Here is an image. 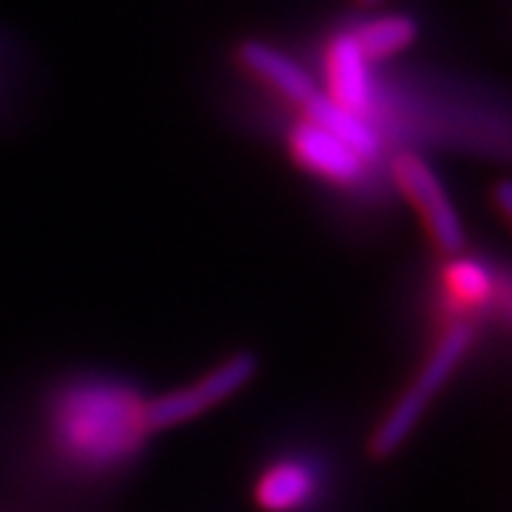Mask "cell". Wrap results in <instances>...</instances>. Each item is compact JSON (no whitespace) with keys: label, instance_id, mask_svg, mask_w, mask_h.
Listing matches in <instances>:
<instances>
[{"label":"cell","instance_id":"obj_1","mask_svg":"<svg viewBox=\"0 0 512 512\" xmlns=\"http://www.w3.org/2000/svg\"><path fill=\"white\" fill-rule=\"evenodd\" d=\"M52 436L60 453L83 467H117L148 436L146 402L120 384H77L52 407Z\"/></svg>","mask_w":512,"mask_h":512},{"label":"cell","instance_id":"obj_2","mask_svg":"<svg viewBox=\"0 0 512 512\" xmlns=\"http://www.w3.org/2000/svg\"><path fill=\"white\" fill-rule=\"evenodd\" d=\"M470 345H473V328L470 325H456V328H450L441 336L439 345L427 356L419 376L399 396V402L387 410L382 424L376 427V433L370 439V456L387 458L399 453V447L410 439V433L416 430L421 416L427 413L433 396L456 373V367L467 356Z\"/></svg>","mask_w":512,"mask_h":512},{"label":"cell","instance_id":"obj_3","mask_svg":"<svg viewBox=\"0 0 512 512\" xmlns=\"http://www.w3.org/2000/svg\"><path fill=\"white\" fill-rule=\"evenodd\" d=\"M254 373L256 356L242 350V353L228 356L214 370H208L200 382L185 384L180 390H171V393L157 396L154 402H146L148 433L168 430V427H177V424H185V421L208 413L211 407H217L225 399H231L234 393H239L245 384L254 379Z\"/></svg>","mask_w":512,"mask_h":512},{"label":"cell","instance_id":"obj_4","mask_svg":"<svg viewBox=\"0 0 512 512\" xmlns=\"http://www.w3.org/2000/svg\"><path fill=\"white\" fill-rule=\"evenodd\" d=\"M393 177L402 194L416 208L433 245L444 256H458L464 251V225L447 188L441 185L436 171L419 154L404 151L393 163Z\"/></svg>","mask_w":512,"mask_h":512},{"label":"cell","instance_id":"obj_5","mask_svg":"<svg viewBox=\"0 0 512 512\" xmlns=\"http://www.w3.org/2000/svg\"><path fill=\"white\" fill-rule=\"evenodd\" d=\"M291 154L308 174L330 185H359L367 177L365 157H359L348 143L328 134L325 128L313 126L311 120L296 123L291 131Z\"/></svg>","mask_w":512,"mask_h":512},{"label":"cell","instance_id":"obj_6","mask_svg":"<svg viewBox=\"0 0 512 512\" xmlns=\"http://www.w3.org/2000/svg\"><path fill=\"white\" fill-rule=\"evenodd\" d=\"M325 72H328V97L353 114L373 120L379 106L376 74H373V63L362 55L359 43L350 32L333 37L325 57Z\"/></svg>","mask_w":512,"mask_h":512},{"label":"cell","instance_id":"obj_7","mask_svg":"<svg viewBox=\"0 0 512 512\" xmlns=\"http://www.w3.org/2000/svg\"><path fill=\"white\" fill-rule=\"evenodd\" d=\"M239 63L245 66V72H251L256 80H262L268 89H274L279 97H285L293 106H305L313 94L319 92L311 74L305 72L293 57L274 49L271 43L262 40H245L239 46Z\"/></svg>","mask_w":512,"mask_h":512},{"label":"cell","instance_id":"obj_8","mask_svg":"<svg viewBox=\"0 0 512 512\" xmlns=\"http://www.w3.org/2000/svg\"><path fill=\"white\" fill-rule=\"evenodd\" d=\"M302 111H305V120H311L313 126L325 128L328 134L339 137L342 143H348L359 157H365L367 163H373L382 154V134H379V126L373 120L359 117V114H353L345 106H339L328 94L316 92L302 106Z\"/></svg>","mask_w":512,"mask_h":512},{"label":"cell","instance_id":"obj_9","mask_svg":"<svg viewBox=\"0 0 512 512\" xmlns=\"http://www.w3.org/2000/svg\"><path fill=\"white\" fill-rule=\"evenodd\" d=\"M313 490L316 478L311 467H305L302 461H276L256 481L254 498L259 510L296 512L311 501Z\"/></svg>","mask_w":512,"mask_h":512},{"label":"cell","instance_id":"obj_10","mask_svg":"<svg viewBox=\"0 0 512 512\" xmlns=\"http://www.w3.org/2000/svg\"><path fill=\"white\" fill-rule=\"evenodd\" d=\"M350 35L359 43L362 55L376 66V63L390 60V57L402 55L404 49H410L419 37V23L410 15H382V18L362 23Z\"/></svg>","mask_w":512,"mask_h":512},{"label":"cell","instance_id":"obj_11","mask_svg":"<svg viewBox=\"0 0 512 512\" xmlns=\"http://www.w3.org/2000/svg\"><path fill=\"white\" fill-rule=\"evenodd\" d=\"M495 279L493 271L478 262V259H461L456 256L447 268H444V288L447 296L456 302L461 311H476L484 308L487 302H493L495 293Z\"/></svg>","mask_w":512,"mask_h":512},{"label":"cell","instance_id":"obj_12","mask_svg":"<svg viewBox=\"0 0 512 512\" xmlns=\"http://www.w3.org/2000/svg\"><path fill=\"white\" fill-rule=\"evenodd\" d=\"M495 202H498V211H501V217H504V220H510V214H512L510 183L495 185Z\"/></svg>","mask_w":512,"mask_h":512},{"label":"cell","instance_id":"obj_13","mask_svg":"<svg viewBox=\"0 0 512 512\" xmlns=\"http://www.w3.org/2000/svg\"><path fill=\"white\" fill-rule=\"evenodd\" d=\"M359 3H365V6H376V3H382V0H359Z\"/></svg>","mask_w":512,"mask_h":512}]
</instances>
